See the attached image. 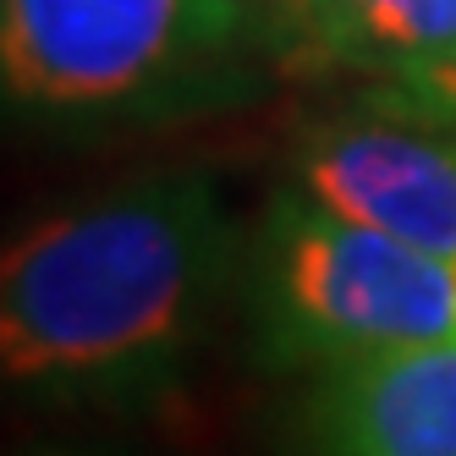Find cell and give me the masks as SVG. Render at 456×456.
I'll return each instance as SVG.
<instances>
[{
  "mask_svg": "<svg viewBox=\"0 0 456 456\" xmlns=\"http://www.w3.org/2000/svg\"><path fill=\"white\" fill-rule=\"evenodd\" d=\"M220 258L199 182H149L45 220L6 253L0 346L12 379H105L166 352Z\"/></svg>",
  "mask_w": 456,
  "mask_h": 456,
  "instance_id": "obj_1",
  "label": "cell"
},
{
  "mask_svg": "<svg viewBox=\"0 0 456 456\" xmlns=\"http://www.w3.org/2000/svg\"><path fill=\"white\" fill-rule=\"evenodd\" d=\"M352 22L456 105V0H352Z\"/></svg>",
  "mask_w": 456,
  "mask_h": 456,
  "instance_id": "obj_6",
  "label": "cell"
},
{
  "mask_svg": "<svg viewBox=\"0 0 456 456\" xmlns=\"http://www.w3.org/2000/svg\"><path fill=\"white\" fill-rule=\"evenodd\" d=\"M314 209L456 258V143L407 121H341L303 159Z\"/></svg>",
  "mask_w": 456,
  "mask_h": 456,
  "instance_id": "obj_4",
  "label": "cell"
},
{
  "mask_svg": "<svg viewBox=\"0 0 456 456\" xmlns=\"http://www.w3.org/2000/svg\"><path fill=\"white\" fill-rule=\"evenodd\" d=\"M291 319L352 357L456 341V258L308 209L281 248Z\"/></svg>",
  "mask_w": 456,
  "mask_h": 456,
  "instance_id": "obj_3",
  "label": "cell"
},
{
  "mask_svg": "<svg viewBox=\"0 0 456 456\" xmlns=\"http://www.w3.org/2000/svg\"><path fill=\"white\" fill-rule=\"evenodd\" d=\"M237 6H248V0H237ZM275 6H286V0H275Z\"/></svg>",
  "mask_w": 456,
  "mask_h": 456,
  "instance_id": "obj_7",
  "label": "cell"
},
{
  "mask_svg": "<svg viewBox=\"0 0 456 456\" xmlns=\"http://www.w3.org/2000/svg\"><path fill=\"white\" fill-rule=\"evenodd\" d=\"M324 429L336 456H456V341L352 357Z\"/></svg>",
  "mask_w": 456,
  "mask_h": 456,
  "instance_id": "obj_5",
  "label": "cell"
},
{
  "mask_svg": "<svg viewBox=\"0 0 456 456\" xmlns=\"http://www.w3.org/2000/svg\"><path fill=\"white\" fill-rule=\"evenodd\" d=\"M237 0H6V77L39 105H116L242 28Z\"/></svg>",
  "mask_w": 456,
  "mask_h": 456,
  "instance_id": "obj_2",
  "label": "cell"
}]
</instances>
